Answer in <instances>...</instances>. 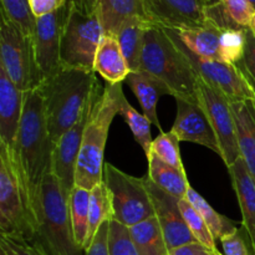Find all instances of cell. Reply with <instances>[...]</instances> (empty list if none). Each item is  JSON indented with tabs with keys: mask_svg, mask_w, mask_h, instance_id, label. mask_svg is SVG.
Instances as JSON below:
<instances>
[{
	"mask_svg": "<svg viewBox=\"0 0 255 255\" xmlns=\"http://www.w3.org/2000/svg\"><path fill=\"white\" fill-rule=\"evenodd\" d=\"M9 151L17 174L26 186L32 207L40 184L51 173L54 152L44 100L39 89L24 92V110L19 132L14 147Z\"/></svg>",
	"mask_w": 255,
	"mask_h": 255,
	"instance_id": "1",
	"label": "cell"
},
{
	"mask_svg": "<svg viewBox=\"0 0 255 255\" xmlns=\"http://www.w3.org/2000/svg\"><path fill=\"white\" fill-rule=\"evenodd\" d=\"M96 72L61 67L45 77L39 87L44 100L45 116L52 143L71 128L84 115L99 85Z\"/></svg>",
	"mask_w": 255,
	"mask_h": 255,
	"instance_id": "2",
	"label": "cell"
},
{
	"mask_svg": "<svg viewBox=\"0 0 255 255\" xmlns=\"http://www.w3.org/2000/svg\"><path fill=\"white\" fill-rule=\"evenodd\" d=\"M125 97L122 84L97 85L91 112L85 127L76 166L75 186L91 191L104 181V157L112 121L120 114Z\"/></svg>",
	"mask_w": 255,
	"mask_h": 255,
	"instance_id": "3",
	"label": "cell"
},
{
	"mask_svg": "<svg viewBox=\"0 0 255 255\" xmlns=\"http://www.w3.org/2000/svg\"><path fill=\"white\" fill-rule=\"evenodd\" d=\"M139 70L163 81L176 100L199 102V76L169 30L157 25L147 30Z\"/></svg>",
	"mask_w": 255,
	"mask_h": 255,
	"instance_id": "4",
	"label": "cell"
},
{
	"mask_svg": "<svg viewBox=\"0 0 255 255\" xmlns=\"http://www.w3.org/2000/svg\"><path fill=\"white\" fill-rule=\"evenodd\" d=\"M35 233L32 241L49 255H84L85 251L76 243L70 218L69 199L59 181L47 174L32 203Z\"/></svg>",
	"mask_w": 255,
	"mask_h": 255,
	"instance_id": "5",
	"label": "cell"
},
{
	"mask_svg": "<svg viewBox=\"0 0 255 255\" xmlns=\"http://www.w3.org/2000/svg\"><path fill=\"white\" fill-rule=\"evenodd\" d=\"M67 6L60 45L61 66L94 71L97 49L106 35L101 20L97 11H86L74 1H67Z\"/></svg>",
	"mask_w": 255,
	"mask_h": 255,
	"instance_id": "6",
	"label": "cell"
},
{
	"mask_svg": "<svg viewBox=\"0 0 255 255\" xmlns=\"http://www.w3.org/2000/svg\"><path fill=\"white\" fill-rule=\"evenodd\" d=\"M0 232L2 236L32 239L35 219L29 192L20 179L11 153L0 143Z\"/></svg>",
	"mask_w": 255,
	"mask_h": 255,
	"instance_id": "7",
	"label": "cell"
},
{
	"mask_svg": "<svg viewBox=\"0 0 255 255\" xmlns=\"http://www.w3.org/2000/svg\"><path fill=\"white\" fill-rule=\"evenodd\" d=\"M0 67L21 92L37 90L45 80L36 61L32 37L1 15Z\"/></svg>",
	"mask_w": 255,
	"mask_h": 255,
	"instance_id": "8",
	"label": "cell"
},
{
	"mask_svg": "<svg viewBox=\"0 0 255 255\" xmlns=\"http://www.w3.org/2000/svg\"><path fill=\"white\" fill-rule=\"evenodd\" d=\"M104 182L110 192L114 221L132 227L154 217L146 177L137 178L111 163H105Z\"/></svg>",
	"mask_w": 255,
	"mask_h": 255,
	"instance_id": "9",
	"label": "cell"
},
{
	"mask_svg": "<svg viewBox=\"0 0 255 255\" xmlns=\"http://www.w3.org/2000/svg\"><path fill=\"white\" fill-rule=\"evenodd\" d=\"M198 99L213 127L222 159L227 167L232 166L241 157V151L231 101L221 92L207 85L201 77L198 80Z\"/></svg>",
	"mask_w": 255,
	"mask_h": 255,
	"instance_id": "10",
	"label": "cell"
},
{
	"mask_svg": "<svg viewBox=\"0 0 255 255\" xmlns=\"http://www.w3.org/2000/svg\"><path fill=\"white\" fill-rule=\"evenodd\" d=\"M219 0H143L147 19L169 30L197 29L209 24V10Z\"/></svg>",
	"mask_w": 255,
	"mask_h": 255,
	"instance_id": "11",
	"label": "cell"
},
{
	"mask_svg": "<svg viewBox=\"0 0 255 255\" xmlns=\"http://www.w3.org/2000/svg\"><path fill=\"white\" fill-rule=\"evenodd\" d=\"M169 32L173 35L177 44L179 45L182 51L184 52L187 59L189 60V62H191L192 66H193L194 71L197 72V75H198L207 85H209V86L213 87L214 90H217V91L221 92L222 95H224L231 102L255 99L254 92L252 91V89L249 87V85L247 84L243 75H242L241 71L237 69L236 65L227 64V62L218 61V60L202 59V57L197 56L193 52L189 51V50L179 41L177 35L174 34L172 30H169Z\"/></svg>",
	"mask_w": 255,
	"mask_h": 255,
	"instance_id": "12",
	"label": "cell"
},
{
	"mask_svg": "<svg viewBox=\"0 0 255 255\" xmlns=\"http://www.w3.org/2000/svg\"><path fill=\"white\" fill-rule=\"evenodd\" d=\"M95 91H96V89H95ZM95 91L92 94L89 106L85 110L84 115L80 117L79 121L71 128L67 129L60 137V139L55 144L54 152H52L51 173L59 181L62 192L67 197V199H69L70 193H71L75 187L77 159H79L85 127H86L87 120H89L90 112H91L92 109V104H94Z\"/></svg>",
	"mask_w": 255,
	"mask_h": 255,
	"instance_id": "13",
	"label": "cell"
},
{
	"mask_svg": "<svg viewBox=\"0 0 255 255\" xmlns=\"http://www.w3.org/2000/svg\"><path fill=\"white\" fill-rule=\"evenodd\" d=\"M146 177L147 189L153 204L154 217L163 232L168 251L171 252L178 247L197 242L184 221L183 214L179 208V199L162 191L149 181L148 177Z\"/></svg>",
	"mask_w": 255,
	"mask_h": 255,
	"instance_id": "14",
	"label": "cell"
},
{
	"mask_svg": "<svg viewBox=\"0 0 255 255\" xmlns=\"http://www.w3.org/2000/svg\"><path fill=\"white\" fill-rule=\"evenodd\" d=\"M67 4L57 11L37 17L32 42L36 61L45 77L51 76L61 69L60 45L61 32L67 16Z\"/></svg>",
	"mask_w": 255,
	"mask_h": 255,
	"instance_id": "15",
	"label": "cell"
},
{
	"mask_svg": "<svg viewBox=\"0 0 255 255\" xmlns=\"http://www.w3.org/2000/svg\"><path fill=\"white\" fill-rule=\"evenodd\" d=\"M177 115L171 131L179 141L207 147L221 156L218 141L208 116L199 102L177 99Z\"/></svg>",
	"mask_w": 255,
	"mask_h": 255,
	"instance_id": "16",
	"label": "cell"
},
{
	"mask_svg": "<svg viewBox=\"0 0 255 255\" xmlns=\"http://www.w3.org/2000/svg\"><path fill=\"white\" fill-rule=\"evenodd\" d=\"M24 110V92L20 91L0 67V143L12 148Z\"/></svg>",
	"mask_w": 255,
	"mask_h": 255,
	"instance_id": "17",
	"label": "cell"
},
{
	"mask_svg": "<svg viewBox=\"0 0 255 255\" xmlns=\"http://www.w3.org/2000/svg\"><path fill=\"white\" fill-rule=\"evenodd\" d=\"M228 171L243 217L242 226L255 252V181L242 157L228 167Z\"/></svg>",
	"mask_w": 255,
	"mask_h": 255,
	"instance_id": "18",
	"label": "cell"
},
{
	"mask_svg": "<svg viewBox=\"0 0 255 255\" xmlns=\"http://www.w3.org/2000/svg\"><path fill=\"white\" fill-rule=\"evenodd\" d=\"M126 84L131 87L133 94L136 95L142 107V111H143L142 114L151 121L152 125L159 128V132H162L161 122L157 116V104H158L159 97L164 96V95L172 96V92L168 86L163 81L157 79L156 76L143 71V70L131 72L127 76Z\"/></svg>",
	"mask_w": 255,
	"mask_h": 255,
	"instance_id": "19",
	"label": "cell"
},
{
	"mask_svg": "<svg viewBox=\"0 0 255 255\" xmlns=\"http://www.w3.org/2000/svg\"><path fill=\"white\" fill-rule=\"evenodd\" d=\"M241 157L255 181V99L231 102Z\"/></svg>",
	"mask_w": 255,
	"mask_h": 255,
	"instance_id": "20",
	"label": "cell"
},
{
	"mask_svg": "<svg viewBox=\"0 0 255 255\" xmlns=\"http://www.w3.org/2000/svg\"><path fill=\"white\" fill-rule=\"evenodd\" d=\"M94 71L107 84H122L131 74L117 37L106 34L97 49L94 62Z\"/></svg>",
	"mask_w": 255,
	"mask_h": 255,
	"instance_id": "21",
	"label": "cell"
},
{
	"mask_svg": "<svg viewBox=\"0 0 255 255\" xmlns=\"http://www.w3.org/2000/svg\"><path fill=\"white\" fill-rule=\"evenodd\" d=\"M223 29L224 27H221L214 22H209L197 29L172 30V31L177 35L179 41L194 55L202 59L222 61L221 35Z\"/></svg>",
	"mask_w": 255,
	"mask_h": 255,
	"instance_id": "22",
	"label": "cell"
},
{
	"mask_svg": "<svg viewBox=\"0 0 255 255\" xmlns=\"http://www.w3.org/2000/svg\"><path fill=\"white\" fill-rule=\"evenodd\" d=\"M96 11L105 32L112 35H116L122 24L128 19H147L143 0H97Z\"/></svg>",
	"mask_w": 255,
	"mask_h": 255,
	"instance_id": "23",
	"label": "cell"
},
{
	"mask_svg": "<svg viewBox=\"0 0 255 255\" xmlns=\"http://www.w3.org/2000/svg\"><path fill=\"white\" fill-rule=\"evenodd\" d=\"M151 26H153V24L144 17H132L125 21L115 35L131 72L138 71L141 67L144 35Z\"/></svg>",
	"mask_w": 255,
	"mask_h": 255,
	"instance_id": "24",
	"label": "cell"
},
{
	"mask_svg": "<svg viewBox=\"0 0 255 255\" xmlns=\"http://www.w3.org/2000/svg\"><path fill=\"white\" fill-rule=\"evenodd\" d=\"M147 161H148L147 177L152 183L176 198H186L191 184L184 169L167 164L152 153L147 157Z\"/></svg>",
	"mask_w": 255,
	"mask_h": 255,
	"instance_id": "25",
	"label": "cell"
},
{
	"mask_svg": "<svg viewBox=\"0 0 255 255\" xmlns=\"http://www.w3.org/2000/svg\"><path fill=\"white\" fill-rule=\"evenodd\" d=\"M131 238L141 255H168L163 232L156 217L142 221L128 228Z\"/></svg>",
	"mask_w": 255,
	"mask_h": 255,
	"instance_id": "26",
	"label": "cell"
},
{
	"mask_svg": "<svg viewBox=\"0 0 255 255\" xmlns=\"http://www.w3.org/2000/svg\"><path fill=\"white\" fill-rule=\"evenodd\" d=\"M90 196L91 191L75 186L69 197L70 218H71L75 241L84 251L86 249L87 238H89Z\"/></svg>",
	"mask_w": 255,
	"mask_h": 255,
	"instance_id": "27",
	"label": "cell"
},
{
	"mask_svg": "<svg viewBox=\"0 0 255 255\" xmlns=\"http://www.w3.org/2000/svg\"><path fill=\"white\" fill-rule=\"evenodd\" d=\"M186 199H188L189 203L201 214L216 241L221 242V239L234 233L238 229L233 221L216 212V209L196 189L192 188V186L189 187L188 192H187Z\"/></svg>",
	"mask_w": 255,
	"mask_h": 255,
	"instance_id": "28",
	"label": "cell"
},
{
	"mask_svg": "<svg viewBox=\"0 0 255 255\" xmlns=\"http://www.w3.org/2000/svg\"><path fill=\"white\" fill-rule=\"evenodd\" d=\"M112 219H114V212H112L111 196H110L106 184L102 181L91 189V196H90V227L86 249L89 248L90 243L92 242L95 234L99 231L100 227L102 226V223H105L106 221H112Z\"/></svg>",
	"mask_w": 255,
	"mask_h": 255,
	"instance_id": "29",
	"label": "cell"
},
{
	"mask_svg": "<svg viewBox=\"0 0 255 255\" xmlns=\"http://www.w3.org/2000/svg\"><path fill=\"white\" fill-rule=\"evenodd\" d=\"M120 115L124 117L125 122L133 133L136 142L143 149L144 154L148 157L151 153L152 141H153L151 134V121L143 114H139L132 105H129V102L126 100V96L121 101Z\"/></svg>",
	"mask_w": 255,
	"mask_h": 255,
	"instance_id": "30",
	"label": "cell"
},
{
	"mask_svg": "<svg viewBox=\"0 0 255 255\" xmlns=\"http://www.w3.org/2000/svg\"><path fill=\"white\" fill-rule=\"evenodd\" d=\"M1 15L16 25L25 35L32 37L36 17L32 14L29 0H1Z\"/></svg>",
	"mask_w": 255,
	"mask_h": 255,
	"instance_id": "31",
	"label": "cell"
},
{
	"mask_svg": "<svg viewBox=\"0 0 255 255\" xmlns=\"http://www.w3.org/2000/svg\"><path fill=\"white\" fill-rule=\"evenodd\" d=\"M248 29L224 27L221 35V59L227 64L237 65L243 57Z\"/></svg>",
	"mask_w": 255,
	"mask_h": 255,
	"instance_id": "32",
	"label": "cell"
},
{
	"mask_svg": "<svg viewBox=\"0 0 255 255\" xmlns=\"http://www.w3.org/2000/svg\"><path fill=\"white\" fill-rule=\"evenodd\" d=\"M179 208H181V212L183 214V218L186 221L187 227L189 228L191 233L193 234L194 239L217 253L218 249H217L216 246V239L212 236L206 222L202 218L201 214L197 212V209L186 198L179 199Z\"/></svg>",
	"mask_w": 255,
	"mask_h": 255,
	"instance_id": "33",
	"label": "cell"
},
{
	"mask_svg": "<svg viewBox=\"0 0 255 255\" xmlns=\"http://www.w3.org/2000/svg\"><path fill=\"white\" fill-rule=\"evenodd\" d=\"M179 142L181 141L172 131L159 132L158 136L152 141L151 153L158 157L161 161L166 162L167 164H171L176 168L184 169L181 149H179Z\"/></svg>",
	"mask_w": 255,
	"mask_h": 255,
	"instance_id": "34",
	"label": "cell"
},
{
	"mask_svg": "<svg viewBox=\"0 0 255 255\" xmlns=\"http://www.w3.org/2000/svg\"><path fill=\"white\" fill-rule=\"evenodd\" d=\"M222 10L232 25L248 29L255 9L249 0H219Z\"/></svg>",
	"mask_w": 255,
	"mask_h": 255,
	"instance_id": "35",
	"label": "cell"
},
{
	"mask_svg": "<svg viewBox=\"0 0 255 255\" xmlns=\"http://www.w3.org/2000/svg\"><path fill=\"white\" fill-rule=\"evenodd\" d=\"M110 254L141 255L129 234L128 227L112 219L110 222Z\"/></svg>",
	"mask_w": 255,
	"mask_h": 255,
	"instance_id": "36",
	"label": "cell"
},
{
	"mask_svg": "<svg viewBox=\"0 0 255 255\" xmlns=\"http://www.w3.org/2000/svg\"><path fill=\"white\" fill-rule=\"evenodd\" d=\"M0 252L6 255H49L32 239L2 234L0 237Z\"/></svg>",
	"mask_w": 255,
	"mask_h": 255,
	"instance_id": "37",
	"label": "cell"
},
{
	"mask_svg": "<svg viewBox=\"0 0 255 255\" xmlns=\"http://www.w3.org/2000/svg\"><path fill=\"white\" fill-rule=\"evenodd\" d=\"M221 243L223 248L222 255H255L251 239L243 227L221 239Z\"/></svg>",
	"mask_w": 255,
	"mask_h": 255,
	"instance_id": "38",
	"label": "cell"
},
{
	"mask_svg": "<svg viewBox=\"0 0 255 255\" xmlns=\"http://www.w3.org/2000/svg\"><path fill=\"white\" fill-rule=\"evenodd\" d=\"M236 66L243 75L244 80L255 95V37L251 34L249 30L248 35H247V45L243 57Z\"/></svg>",
	"mask_w": 255,
	"mask_h": 255,
	"instance_id": "39",
	"label": "cell"
},
{
	"mask_svg": "<svg viewBox=\"0 0 255 255\" xmlns=\"http://www.w3.org/2000/svg\"><path fill=\"white\" fill-rule=\"evenodd\" d=\"M110 222L111 221L102 223L84 255H111L110 254Z\"/></svg>",
	"mask_w": 255,
	"mask_h": 255,
	"instance_id": "40",
	"label": "cell"
},
{
	"mask_svg": "<svg viewBox=\"0 0 255 255\" xmlns=\"http://www.w3.org/2000/svg\"><path fill=\"white\" fill-rule=\"evenodd\" d=\"M35 17H41L57 11L67 4L69 0H29Z\"/></svg>",
	"mask_w": 255,
	"mask_h": 255,
	"instance_id": "41",
	"label": "cell"
},
{
	"mask_svg": "<svg viewBox=\"0 0 255 255\" xmlns=\"http://www.w3.org/2000/svg\"><path fill=\"white\" fill-rule=\"evenodd\" d=\"M219 252L216 253L199 242H193V243H188L186 246L173 249V251L169 252L168 255H216Z\"/></svg>",
	"mask_w": 255,
	"mask_h": 255,
	"instance_id": "42",
	"label": "cell"
},
{
	"mask_svg": "<svg viewBox=\"0 0 255 255\" xmlns=\"http://www.w3.org/2000/svg\"><path fill=\"white\" fill-rule=\"evenodd\" d=\"M96 2L97 0H80L77 5L86 11H96Z\"/></svg>",
	"mask_w": 255,
	"mask_h": 255,
	"instance_id": "43",
	"label": "cell"
},
{
	"mask_svg": "<svg viewBox=\"0 0 255 255\" xmlns=\"http://www.w3.org/2000/svg\"><path fill=\"white\" fill-rule=\"evenodd\" d=\"M248 30L251 31V34L255 37V14L253 15V17H252L251 24H249V26H248Z\"/></svg>",
	"mask_w": 255,
	"mask_h": 255,
	"instance_id": "44",
	"label": "cell"
},
{
	"mask_svg": "<svg viewBox=\"0 0 255 255\" xmlns=\"http://www.w3.org/2000/svg\"><path fill=\"white\" fill-rule=\"evenodd\" d=\"M249 1L252 2V5H253V6H254V9H255V0H249Z\"/></svg>",
	"mask_w": 255,
	"mask_h": 255,
	"instance_id": "45",
	"label": "cell"
},
{
	"mask_svg": "<svg viewBox=\"0 0 255 255\" xmlns=\"http://www.w3.org/2000/svg\"><path fill=\"white\" fill-rule=\"evenodd\" d=\"M69 1H74V2H76V4H79L80 0H69Z\"/></svg>",
	"mask_w": 255,
	"mask_h": 255,
	"instance_id": "46",
	"label": "cell"
},
{
	"mask_svg": "<svg viewBox=\"0 0 255 255\" xmlns=\"http://www.w3.org/2000/svg\"><path fill=\"white\" fill-rule=\"evenodd\" d=\"M0 255H6V254H5V253H2V252H1V253H0Z\"/></svg>",
	"mask_w": 255,
	"mask_h": 255,
	"instance_id": "47",
	"label": "cell"
},
{
	"mask_svg": "<svg viewBox=\"0 0 255 255\" xmlns=\"http://www.w3.org/2000/svg\"><path fill=\"white\" fill-rule=\"evenodd\" d=\"M216 255H222V254H221V253H218V254H216Z\"/></svg>",
	"mask_w": 255,
	"mask_h": 255,
	"instance_id": "48",
	"label": "cell"
}]
</instances>
